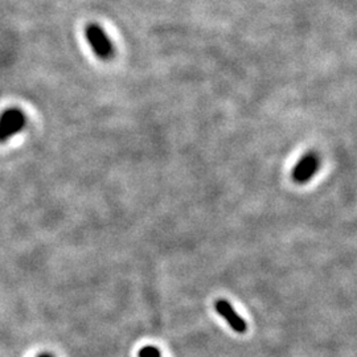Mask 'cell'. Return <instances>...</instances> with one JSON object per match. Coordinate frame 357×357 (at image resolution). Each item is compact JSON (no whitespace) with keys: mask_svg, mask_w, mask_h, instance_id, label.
I'll list each match as a JSON object with an SVG mask.
<instances>
[{"mask_svg":"<svg viewBox=\"0 0 357 357\" xmlns=\"http://www.w3.org/2000/svg\"><path fill=\"white\" fill-rule=\"evenodd\" d=\"M87 43L93 52L102 60H109L114 56V46L106 32L98 24H90L86 27Z\"/></svg>","mask_w":357,"mask_h":357,"instance_id":"1","label":"cell"},{"mask_svg":"<svg viewBox=\"0 0 357 357\" xmlns=\"http://www.w3.org/2000/svg\"><path fill=\"white\" fill-rule=\"evenodd\" d=\"M25 120L23 111L17 109L6 110L0 117V142H4L15 134L20 133L25 127Z\"/></svg>","mask_w":357,"mask_h":357,"instance_id":"2","label":"cell"},{"mask_svg":"<svg viewBox=\"0 0 357 357\" xmlns=\"http://www.w3.org/2000/svg\"><path fill=\"white\" fill-rule=\"evenodd\" d=\"M319 166H320V159L317 154L308 152L294 167L291 177L296 184H305L314 177V175L319 170Z\"/></svg>","mask_w":357,"mask_h":357,"instance_id":"3","label":"cell"},{"mask_svg":"<svg viewBox=\"0 0 357 357\" xmlns=\"http://www.w3.org/2000/svg\"><path fill=\"white\" fill-rule=\"evenodd\" d=\"M216 311L219 312L225 320L228 322L229 326H230V328L233 331H236V332L238 333H243L246 331L247 327L245 320H243L237 312L234 311L233 307L229 305V302H226V300H217V302H216Z\"/></svg>","mask_w":357,"mask_h":357,"instance_id":"4","label":"cell"},{"mask_svg":"<svg viewBox=\"0 0 357 357\" xmlns=\"http://www.w3.org/2000/svg\"><path fill=\"white\" fill-rule=\"evenodd\" d=\"M139 357H160V352L155 347H145L139 352Z\"/></svg>","mask_w":357,"mask_h":357,"instance_id":"5","label":"cell"},{"mask_svg":"<svg viewBox=\"0 0 357 357\" xmlns=\"http://www.w3.org/2000/svg\"><path fill=\"white\" fill-rule=\"evenodd\" d=\"M39 357H52V356H50V354H48V353H43V354H40Z\"/></svg>","mask_w":357,"mask_h":357,"instance_id":"6","label":"cell"}]
</instances>
